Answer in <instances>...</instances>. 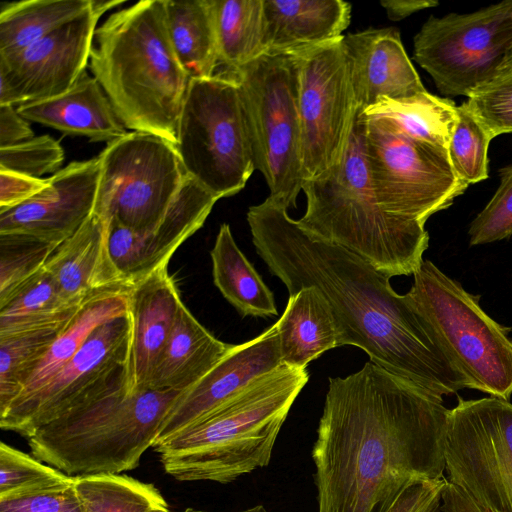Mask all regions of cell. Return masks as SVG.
<instances>
[{
  "label": "cell",
  "mask_w": 512,
  "mask_h": 512,
  "mask_svg": "<svg viewBox=\"0 0 512 512\" xmlns=\"http://www.w3.org/2000/svg\"><path fill=\"white\" fill-rule=\"evenodd\" d=\"M500 184L495 194L474 218L468 231L470 245H482L512 235V163L499 171Z\"/></svg>",
  "instance_id": "40"
},
{
  "label": "cell",
  "mask_w": 512,
  "mask_h": 512,
  "mask_svg": "<svg viewBox=\"0 0 512 512\" xmlns=\"http://www.w3.org/2000/svg\"><path fill=\"white\" fill-rule=\"evenodd\" d=\"M306 210L297 220L310 236L341 246L388 277L413 275L429 245L425 224L386 212L373 193L366 165L364 116L357 114L342 160L305 180Z\"/></svg>",
  "instance_id": "5"
},
{
  "label": "cell",
  "mask_w": 512,
  "mask_h": 512,
  "mask_svg": "<svg viewBox=\"0 0 512 512\" xmlns=\"http://www.w3.org/2000/svg\"><path fill=\"white\" fill-rule=\"evenodd\" d=\"M99 176L98 156L71 162L35 196L0 209V233L30 234L59 245L93 213Z\"/></svg>",
  "instance_id": "18"
},
{
  "label": "cell",
  "mask_w": 512,
  "mask_h": 512,
  "mask_svg": "<svg viewBox=\"0 0 512 512\" xmlns=\"http://www.w3.org/2000/svg\"><path fill=\"white\" fill-rule=\"evenodd\" d=\"M183 512H206V511L188 508V509L184 510ZM240 512H268V510L263 505H256V506H253L251 508H248V509L240 511Z\"/></svg>",
  "instance_id": "49"
},
{
  "label": "cell",
  "mask_w": 512,
  "mask_h": 512,
  "mask_svg": "<svg viewBox=\"0 0 512 512\" xmlns=\"http://www.w3.org/2000/svg\"><path fill=\"white\" fill-rule=\"evenodd\" d=\"M81 512H170L158 488L124 474L75 476Z\"/></svg>",
  "instance_id": "34"
},
{
  "label": "cell",
  "mask_w": 512,
  "mask_h": 512,
  "mask_svg": "<svg viewBox=\"0 0 512 512\" xmlns=\"http://www.w3.org/2000/svg\"><path fill=\"white\" fill-rule=\"evenodd\" d=\"M512 48V0L465 14L431 15L414 37V60L446 96H469Z\"/></svg>",
  "instance_id": "13"
},
{
  "label": "cell",
  "mask_w": 512,
  "mask_h": 512,
  "mask_svg": "<svg viewBox=\"0 0 512 512\" xmlns=\"http://www.w3.org/2000/svg\"><path fill=\"white\" fill-rule=\"evenodd\" d=\"M63 161L64 150L59 142L49 135L0 148V170L35 178L58 172Z\"/></svg>",
  "instance_id": "41"
},
{
  "label": "cell",
  "mask_w": 512,
  "mask_h": 512,
  "mask_svg": "<svg viewBox=\"0 0 512 512\" xmlns=\"http://www.w3.org/2000/svg\"><path fill=\"white\" fill-rule=\"evenodd\" d=\"M98 157L93 212L139 234L153 231L188 176L175 146L160 136L132 131L109 142Z\"/></svg>",
  "instance_id": "11"
},
{
  "label": "cell",
  "mask_w": 512,
  "mask_h": 512,
  "mask_svg": "<svg viewBox=\"0 0 512 512\" xmlns=\"http://www.w3.org/2000/svg\"><path fill=\"white\" fill-rule=\"evenodd\" d=\"M175 148L186 174L218 199L245 187L256 169L239 85L231 71L190 80Z\"/></svg>",
  "instance_id": "8"
},
{
  "label": "cell",
  "mask_w": 512,
  "mask_h": 512,
  "mask_svg": "<svg viewBox=\"0 0 512 512\" xmlns=\"http://www.w3.org/2000/svg\"><path fill=\"white\" fill-rule=\"evenodd\" d=\"M287 208L267 197L249 207L257 254L289 296L315 287L339 330V346H355L377 366L438 396L466 388L408 294L400 295L365 259L306 233Z\"/></svg>",
  "instance_id": "2"
},
{
  "label": "cell",
  "mask_w": 512,
  "mask_h": 512,
  "mask_svg": "<svg viewBox=\"0 0 512 512\" xmlns=\"http://www.w3.org/2000/svg\"><path fill=\"white\" fill-rule=\"evenodd\" d=\"M363 116L369 179L386 212L425 224L465 192L447 150L408 137L389 119Z\"/></svg>",
  "instance_id": "10"
},
{
  "label": "cell",
  "mask_w": 512,
  "mask_h": 512,
  "mask_svg": "<svg viewBox=\"0 0 512 512\" xmlns=\"http://www.w3.org/2000/svg\"><path fill=\"white\" fill-rule=\"evenodd\" d=\"M449 409L368 361L329 379L312 448L318 512H386L417 480H441Z\"/></svg>",
  "instance_id": "1"
},
{
  "label": "cell",
  "mask_w": 512,
  "mask_h": 512,
  "mask_svg": "<svg viewBox=\"0 0 512 512\" xmlns=\"http://www.w3.org/2000/svg\"><path fill=\"white\" fill-rule=\"evenodd\" d=\"M182 303L168 265L129 287L128 313L132 329L128 377L131 393L148 388Z\"/></svg>",
  "instance_id": "21"
},
{
  "label": "cell",
  "mask_w": 512,
  "mask_h": 512,
  "mask_svg": "<svg viewBox=\"0 0 512 512\" xmlns=\"http://www.w3.org/2000/svg\"><path fill=\"white\" fill-rule=\"evenodd\" d=\"M91 0H24L0 4V56L18 53L90 7Z\"/></svg>",
  "instance_id": "32"
},
{
  "label": "cell",
  "mask_w": 512,
  "mask_h": 512,
  "mask_svg": "<svg viewBox=\"0 0 512 512\" xmlns=\"http://www.w3.org/2000/svg\"><path fill=\"white\" fill-rule=\"evenodd\" d=\"M128 289L104 291L86 300L8 408L24 402L47 385L72 360L97 327L128 314Z\"/></svg>",
  "instance_id": "27"
},
{
  "label": "cell",
  "mask_w": 512,
  "mask_h": 512,
  "mask_svg": "<svg viewBox=\"0 0 512 512\" xmlns=\"http://www.w3.org/2000/svg\"><path fill=\"white\" fill-rule=\"evenodd\" d=\"M231 72L239 85L255 169L264 176L269 197L287 210L296 208L304 182L297 57L268 52Z\"/></svg>",
  "instance_id": "9"
},
{
  "label": "cell",
  "mask_w": 512,
  "mask_h": 512,
  "mask_svg": "<svg viewBox=\"0 0 512 512\" xmlns=\"http://www.w3.org/2000/svg\"><path fill=\"white\" fill-rule=\"evenodd\" d=\"M131 329L129 313L97 327L47 385L0 414L1 428L29 438L75 407L129 387Z\"/></svg>",
  "instance_id": "15"
},
{
  "label": "cell",
  "mask_w": 512,
  "mask_h": 512,
  "mask_svg": "<svg viewBox=\"0 0 512 512\" xmlns=\"http://www.w3.org/2000/svg\"><path fill=\"white\" fill-rule=\"evenodd\" d=\"M492 139L465 102L457 106V121L447 153L455 174L467 185L488 178V149Z\"/></svg>",
  "instance_id": "36"
},
{
  "label": "cell",
  "mask_w": 512,
  "mask_h": 512,
  "mask_svg": "<svg viewBox=\"0 0 512 512\" xmlns=\"http://www.w3.org/2000/svg\"><path fill=\"white\" fill-rule=\"evenodd\" d=\"M34 138V132L12 105H0V148Z\"/></svg>",
  "instance_id": "45"
},
{
  "label": "cell",
  "mask_w": 512,
  "mask_h": 512,
  "mask_svg": "<svg viewBox=\"0 0 512 512\" xmlns=\"http://www.w3.org/2000/svg\"><path fill=\"white\" fill-rule=\"evenodd\" d=\"M309 380L282 364L228 402L153 448L179 481L230 483L265 467L287 415Z\"/></svg>",
  "instance_id": "4"
},
{
  "label": "cell",
  "mask_w": 512,
  "mask_h": 512,
  "mask_svg": "<svg viewBox=\"0 0 512 512\" xmlns=\"http://www.w3.org/2000/svg\"><path fill=\"white\" fill-rule=\"evenodd\" d=\"M447 481L489 512H512V403L464 400L449 409L444 441Z\"/></svg>",
  "instance_id": "12"
},
{
  "label": "cell",
  "mask_w": 512,
  "mask_h": 512,
  "mask_svg": "<svg viewBox=\"0 0 512 512\" xmlns=\"http://www.w3.org/2000/svg\"><path fill=\"white\" fill-rule=\"evenodd\" d=\"M267 52L293 53L342 37L351 19L343 0H263Z\"/></svg>",
  "instance_id": "24"
},
{
  "label": "cell",
  "mask_w": 512,
  "mask_h": 512,
  "mask_svg": "<svg viewBox=\"0 0 512 512\" xmlns=\"http://www.w3.org/2000/svg\"><path fill=\"white\" fill-rule=\"evenodd\" d=\"M218 200L187 176L164 218L153 231L139 234L115 219L109 220V254L125 283L132 286L167 266L180 245L203 226Z\"/></svg>",
  "instance_id": "17"
},
{
  "label": "cell",
  "mask_w": 512,
  "mask_h": 512,
  "mask_svg": "<svg viewBox=\"0 0 512 512\" xmlns=\"http://www.w3.org/2000/svg\"><path fill=\"white\" fill-rule=\"evenodd\" d=\"M181 393L123 387L100 396L38 429L31 454L71 477L132 470Z\"/></svg>",
  "instance_id": "6"
},
{
  "label": "cell",
  "mask_w": 512,
  "mask_h": 512,
  "mask_svg": "<svg viewBox=\"0 0 512 512\" xmlns=\"http://www.w3.org/2000/svg\"><path fill=\"white\" fill-rule=\"evenodd\" d=\"M380 4L392 21H400L420 10L439 5L433 0H381Z\"/></svg>",
  "instance_id": "47"
},
{
  "label": "cell",
  "mask_w": 512,
  "mask_h": 512,
  "mask_svg": "<svg viewBox=\"0 0 512 512\" xmlns=\"http://www.w3.org/2000/svg\"><path fill=\"white\" fill-rule=\"evenodd\" d=\"M210 257L215 286L242 316H277L272 291L237 246L228 224L220 226Z\"/></svg>",
  "instance_id": "29"
},
{
  "label": "cell",
  "mask_w": 512,
  "mask_h": 512,
  "mask_svg": "<svg viewBox=\"0 0 512 512\" xmlns=\"http://www.w3.org/2000/svg\"><path fill=\"white\" fill-rule=\"evenodd\" d=\"M363 114L389 119L408 137L447 150L457 105L426 90L402 99L382 98Z\"/></svg>",
  "instance_id": "33"
},
{
  "label": "cell",
  "mask_w": 512,
  "mask_h": 512,
  "mask_svg": "<svg viewBox=\"0 0 512 512\" xmlns=\"http://www.w3.org/2000/svg\"><path fill=\"white\" fill-rule=\"evenodd\" d=\"M124 2V0H91V9L100 18L106 11Z\"/></svg>",
  "instance_id": "48"
},
{
  "label": "cell",
  "mask_w": 512,
  "mask_h": 512,
  "mask_svg": "<svg viewBox=\"0 0 512 512\" xmlns=\"http://www.w3.org/2000/svg\"><path fill=\"white\" fill-rule=\"evenodd\" d=\"M80 306L66 301L43 267L0 298V335L66 323Z\"/></svg>",
  "instance_id": "30"
},
{
  "label": "cell",
  "mask_w": 512,
  "mask_h": 512,
  "mask_svg": "<svg viewBox=\"0 0 512 512\" xmlns=\"http://www.w3.org/2000/svg\"><path fill=\"white\" fill-rule=\"evenodd\" d=\"M465 103L492 138L512 133V69H499Z\"/></svg>",
  "instance_id": "39"
},
{
  "label": "cell",
  "mask_w": 512,
  "mask_h": 512,
  "mask_svg": "<svg viewBox=\"0 0 512 512\" xmlns=\"http://www.w3.org/2000/svg\"><path fill=\"white\" fill-rule=\"evenodd\" d=\"M70 321L0 335V413L19 396L53 342Z\"/></svg>",
  "instance_id": "35"
},
{
  "label": "cell",
  "mask_w": 512,
  "mask_h": 512,
  "mask_svg": "<svg viewBox=\"0 0 512 512\" xmlns=\"http://www.w3.org/2000/svg\"><path fill=\"white\" fill-rule=\"evenodd\" d=\"M44 268L73 306L82 305L98 293L130 287L110 257L108 221L94 212L56 247Z\"/></svg>",
  "instance_id": "22"
},
{
  "label": "cell",
  "mask_w": 512,
  "mask_h": 512,
  "mask_svg": "<svg viewBox=\"0 0 512 512\" xmlns=\"http://www.w3.org/2000/svg\"><path fill=\"white\" fill-rule=\"evenodd\" d=\"M219 64L234 71L267 52L263 0H212Z\"/></svg>",
  "instance_id": "31"
},
{
  "label": "cell",
  "mask_w": 512,
  "mask_h": 512,
  "mask_svg": "<svg viewBox=\"0 0 512 512\" xmlns=\"http://www.w3.org/2000/svg\"><path fill=\"white\" fill-rule=\"evenodd\" d=\"M343 37L293 52L299 67L304 181L342 160L358 114Z\"/></svg>",
  "instance_id": "14"
},
{
  "label": "cell",
  "mask_w": 512,
  "mask_h": 512,
  "mask_svg": "<svg viewBox=\"0 0 512 512\" xmlns=\"http://www.w3.org/2000/svg\"><path fill=\"white\" fill-rule=\"evenodd\" d=\"M499 69H512V48L508 52L503 64Z\"/></svg>",
  "instance_id": "50"
},
{
  "label": "cell",
  "mask_w": 512,
  "mask_h": 512,
  "mask_svg": "<svg viewBox=\"0 0 512 512\" xmlns=\"http://www.w3.org/2000/svg\"><path fill=\"white\" fill-rule=\"evenodd\" d=\"M49 178H35L0 170V209L17 206L44 190Z\"/></svg>",
  "instance_id": "44"
},
{
  "label": "cell",
  "mask_w": 512,
  "mask_h": 512,
  "mask_svg": "<svg viewBox=\"0 0 512 512\" xmlns=\"http://www.w3.org/2000/svg\"><path fill=\"white\" fill-rule=\"evenodd\" d=\"M89 67L126 128L176 145L191 79L172 47L163 0L111 14L95 31Z\"/></svg>",
  "instance_id": "3"
},
{
  "label": "cell",
  "mask_w": 512,
  "mask_h": 512,
  "mask_svg": "<svg viewBox=\"0 0 512 512\" xmlns=\"http://www.w3.org/2000/svg\"><path fill=\"white\" fill-rule=\"evenodd\" d=\"M280 365L279 335L275 324L247 342L232 345L201 380L178 396L153 447L216 410L254 380Z\"/></svg>",
  "instance_id": "19"
},
{
  "label": "cell",
  "mask_w": 512,
  "mask_h": 512,
  "mask_svg": "<svg viewBox=\"0 0 512 512\" xmlns=\"http://www.w3.org/2000/svg\"><path fill=\"white\" fill-rule=\"evenodd\" d=\"M407 293L432 329L465 387L509 401L512 395V340L488 316L478 297L424 260Z\"/></svg>",
  "instance_id": "7"
},
{
  "label": "cell",
  "mask_w": 512,
  "mask_h": 512,
  "mask_svg": "<svg viewBox=\"0 0 512 512\" xmlns=\"http://www.w3.org/2000/svg\"><path fill=\"white\" fill-rule=\"evenodd\" d=\"M16 108L26 120L90 141L109 143L127 133L101 85L87 71L67 92Z\"/></svg>",
  "instance_id": "23"
},
{
  "label": "cell",
  "mask_w": 512,
  "mask_h": 512,
  "mask_svg": "<svg viewBox=\"0 0 512 512\" xmlns=\"http://www.w3.org/2000/svg\"><path fill=\"white\" fill-rule=\"evenodd\" d=\"M58 245L25 233H0V298L41 270Z\"/></svg>",
  "instance_id": "38"
},
{
  "label": "cell",
  "mask_w": 512,
  "mask_h": 512,
  "mask_svg": "<svg viewBox=\"0 0 512 512\" xmlns=\"http://www.w3.org/2000/svg\"><path fill=\"white\" fill-rule=\"evenodd\" d=\"M231 346L212 335L182 303L148 388L180 392L191 388Z\"/></svg>",
  "instance_id": "25"
},
{
  "label": "cell",
  "mask_w": 512,
  "mask_h": 512,
  "mask_svg": "<svg viewBox=\"0 0 512 512\" xmlns=\"http://www.w3.org/2000/svg\"><path fill=\"white\" fill-rule=\"evenodd\" d=\"M358 112L382 98L402 99L426 91L394 27L368 28L343 37Z\"/></svg>",
  "instance_id": "20"
},
{
  "label": "cell",
  "mask_w": 512,
  "mask_h": 512,
  "mask_svg": "<svg viewBox=\"0 0 512 512\" xmlns=\"http://www.w3.org/2000/svg\"><path fill=\"white\" fill-rule=\"evenodd\" d=\"M0 512H81V508L72 482L68 485L0 500Z\"/></svg>",
  "instance_id": "42"
},
{
  "label": "cell",
  "mask_w": 512,
  "mask_h": 512,
  "mask_svg": "<svg viewBox=\"0 0 512 512\" xmlns=\"http://www.w3.org/2000/svg\"><path fill=\"white\" fill-rule=\"evenodd\" d=\"M73 480L74 477L1 442L0 500L68 485Z\"/></svg>",
  "instance_id": "37"
},
{
  "label": "cell",
  "mask_w": 512,
  "mask_h": 512,
  "mask_svg": "<svg viewBox=\"0 0 512 512\" xmlns=\"http://www.w3.org/2000/svg\"><path fill=\"white\" fill-rule=\"evenodd\" d=\"M441 501L443 512H489L475 504L446 479L441 494Z\"/></svg>",
  "instance_id": "46"
},
{
  "label": "cell",
  "mask_w": 512,
  "mask_h": 512,
  "mask_svg": "<svg viewBox=\"0 0 512 512\" xmlns=\"http://www.w3.org/2000/svg\"><path fill=\"white\" fill-rule=\"evenodd\" d=\"M174 52L190 79L214 76L219 64L212 0H163Z\"/></svg>",
  "instance_id": "28"
},
{
  "label": "cell",
  "mask_w": 512,
  "mask_h": 512,
  "mask_svg": "<svg viewBox=\"0 0 512 512\" xmlns=\"http://www.w3.org/2000/svg\"><path fill=\"white\" fill-rule=\"evenodd\" d=\"M282 364L306 369L324 352L340 347L339 330L330 305L312 286L289 296L276 323Z\"/></svg>",
  "instance_id": "26"
},
{
  "label": "cell",
  "mask_w": 512,
  "mask_h": 512,
  "mask_svg": "<svg viewBox=\"0 0 512 512\" xmlns=\"http://www.w3.org/2000/svg\"><path fill=\"white\" fill-rule=\"evenodd\" d=\"M98 20L90 3L24 50L0 56V105L17 107L67 92L86 71Z\"/></svg>",
  "instance_id": "16"
},
{
  "label": "cell",
  "mask_w": 512,
  "mask_h": 512,
  "mask_svg": "<svg viewBox=\"0 0 512 512\" xmlns=\"http://www.w3.org/2000/svg\"><path fill=\"white\" fill-rule=\"evenodd\" d=\"M445 479L417 480L409 484L386 512H443Z\"/></svg>",
  "instance_id": "43"
}]
</instances>
